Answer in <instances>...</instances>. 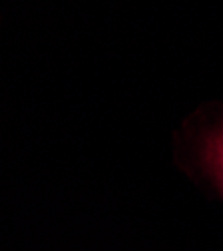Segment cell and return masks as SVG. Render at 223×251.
Here are the masks:
<instances>
[{
  "label": "cell",
  "mask_w": 223,
  "mask_h": 251,
  "mask_svg": "<svg viewBox=\"0 0 223 251\" xmlns=\"http://www.w3.org/2000/svg\"><path fill=\"white\" fill-rule=\"evenodd\" d=\"M203 159L217 187L223 191V125L207 135L203 143Z\"/></svg>",
  "instance_id": "cell-1"
}]
</instances>
